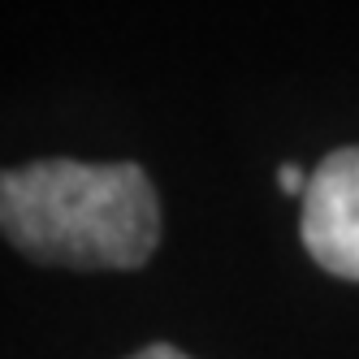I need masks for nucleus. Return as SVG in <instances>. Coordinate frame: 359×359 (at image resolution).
Returning a JSON list of instances; mask_svg holds the SVG:
<instances>
[{
  "label": "nucleus",
  "mask_w": 359,
  "mask_h": 359,
  "mask_svg": "<svg viewBox=\"0 0 359 359\" xmlns=\"http://www.w3.org/2000/svg\"><path fill=\"white\" fill-rule=\"evenodd\" d=\"M0 234L35 264L139 269L161 243V199L139 165L31 161L0 169Z\"/></svg>",
  "instance_id": "nucleus-1"
},
{
  "label": "nucleus",
  "mask_w": 359,
  "mask_h": 359,
  "mask_svg": "<svg viewBox=\"0 0 359 359\" xmlns=\"http://www.w3.org/2000/svg\"><path fill=\"white\" fill-rule=\"evenodd\" d=\"M299 234L333 277L359 281V147H338L307 173Z\"/></svg>",
  "instance_id": "nucleus-2"
},
{
  "label": "nucleus",
  "mask_w": 359,
  "mask_h": 359,
  "mask_svg": "<svg viewBox=\"0 0 359 359\" xmlns=\"http://www.w3.org/2000/svg\"><path fill=\"white\" fill-rule=\"evenodd\" d=\"M277 182H281V191H286V195H303V191H307L303 169H299V165H290V161L277 169Z\"/></svg>",
  "instance_id": "nucleus-3"
},
{
  "label": "nucleus",
  "mask_w": 359,
  "mask_h": 359,
  "mask_svg": "<svg viewBox=\"0 0 359 359\" xmlns=\"http://www.w3.org/2000/svg\"><path fill=\"white\" fill-rule=\"evenodd\" d=\"M130 359H191V355H182L177 346H169V342H156V346H143V351L130 355Z\"/></svg>",
  "instance_id": "nucleus-4"
}]
</instances>
